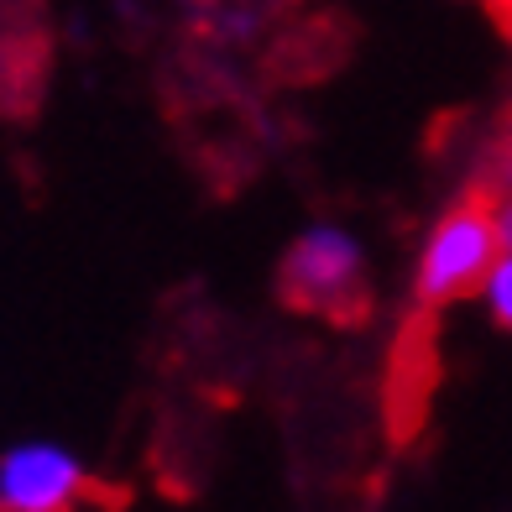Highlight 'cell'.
I'll return each mask as SVG.
<instances>
[{"label":"cell","instance_id":"cell-6","mask_svg":"<svg viewBox=\"0 0 512 512\" xmlns=\"http://www.w3.org/2000/svg\"><path fill=\"white\" fill-rule=\"evenodd\" d=\"M204 6H230V0H204Z\"/></svg>","mask_w":512,"mask_h":512},{"label":"cell","instance_id":"cell-3","mask_svg":"<svg viewBox=\"0 0 512 512\" xmlns=\"http://www.w3.org/2000/svg\"><path fill=\"white\" fill-rule=\"evenodd\" d=\"M89 465L63 439H16L0 450V512H74Z\"/></svg>","mask_w":512,"mask_h":512},{"label":"cell","instance_id":"cell-4","mask_svg":"<svg viewBox=\"0 0 512 512\" xmlns=\"http://www.w3.org/2000/svg\"><path fill=\"white\" fill-rule=\"evenodd\" d=\"M476 304L486 309V319H492L502 335H512V246L497 251L492 272H486L481 288H476Z\"/></svg>","mask_w":512,"mask_h":512},{"label":"cell","instance_id":"cell-1","mask_svg":"<svg viewBox=\"0 0 512 512\" xmlns=\"http://www.w3.org/2000/svg\"><path fill=\"white\" fill-rule=\"evenodd\" d=\"M502 225H497V209L486 189H471L450 199L445 209L434 215V225L424 230L413 256V277H408V298L413 309L439 314L460 304V298H476L481 277L492 272L497 251H502Z\"/></svg>","mask_w":512,"mask_h":512},{"label":"cell","instance_id":"cell-2","mask_svg":"<svg viewBox=\"0 0 512 512\" xmlns=\"http://www.w3.org/2000/svg\"><path fill=\"white\" fill-rule=\"evenodd\" d=\"M277 298L298 314L351 319L366 304V241L340 220H309L277 262Z\"/></svg>","mask_w":512,"mask_h":512},{"label":"cell","instance_id":"cell-5","mask_svg":"<svg viewBox=\"0 0 512 512\" xmlns=\"http://www.w3.org/2000/svg\"><path fill=\"white\" fill-rule=\"evenodd\" d=\"M492 194V209H497V225H502V241L512 246V168L497 178V189H486Z\"/></svg>","mask_w":512,"mask_h":512}]
</instances>
